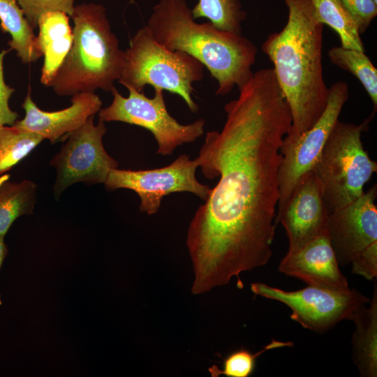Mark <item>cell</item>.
I'll use <instances>...</instances> for the list:
<instances>
[{"mask_svg":"<svg viewBox=\"0 0 377 377\" xmlns=\"http://www.w3.org/2000/svg\"><path fill=\"white\" fill-rule=\"evenodd\" d=\"M358 27L364 33L377 15V3L373 0H340Z\"/></svg>","mask_w":377,"mask_h":377,"instance_id":"484cf974","label":"cell"},{"mask_svg":"<svg viewBox=\"0 0 377 377\" xmlns=\"http://www.w3.org/2000/svg\"><path fill=\"white\" fill-rule=\"evenodd\" d=\"M0 26L10 34L8 45L23 64H30L43 57L34 29L17 0H0Z\"/></svg>","mask_w":377,"mask_h":377,"instance_id":"ac0fdd59","label":"cell"},{"mask_svg":"<svg viewBox=\"0 0 377 377\" xmlns=\"http://www.w3.org/2000/svg\"><path fill=\"white\" fill-rule=\"evenodd\" d=\"M348 96L346 82L339 81L333 84L330 87L325 110L314 125L293 141L283 140L276 214L283 208L301 179L313 170Z\"/></svg>","mask_w":377,"mask_h":377,"instance_id":"8fae6325","label":"cell"},{"mask_svg":"<svg viewBox=\"0 0 377 377\" xmlns=\"http://www.w3.org/2000/svg\"><path fill=\"white\" fill-rule=\"evenodd\" d=\"M377 185L328 215L327 231L339 264L348 265L377 242Z\"/></svg>","mask_w":377,"mask_h":377,"instance_id":"7c38bea8","label":"cell"},{"mask_svg":"<svg viewBox=\"0 0 377 377\" xmlns=\"http://www.w3.org/2000/svg\"><path fill=\"white\" fill-rule=\"evenodd\" d=\"M369 307L358 309L351 318L355 330L352 339V357L361 376H377V289L375 284Z\"/></svg>","mask_w":377,"mask_h":377,"instance_id":"e0dca14e","label":"cell"},{"mask_svg":"<svg viewBox=\"0 0 377 377\" xmlns=\"http://www.w3.org/2000/svg\"><path fill=\"white\" fill-rule=\"evenodd\" d=\"M154 38L170 50L198 60L217 81L216 95L240 89L253 77L257 47L242 34L198 23L186 0H160L146 25Z\"/></svg>","mask_w":377,"mask_h":377,"instance_id":"3957f363","label":"cell"},{"mask_svg":"<svg viewBox=\"0 0 377 377\" xmlns=\"http://www.w3.org/2000/svg\"><path fill=\"white\" fill-rule=\"evenodd\" d=\"M374 116L372 112L360 124L338 120L312 170L329 214L360 197L365 184L377 171V163L370 158L361 140Z\"/></svg>","mask_w":377,"mask_h":377,"instance_id":"5b68a950","label":"cell"},{"mask_svg":"<svg viewBox=\"0 0 377 377\" xmlns=\"http://www.w3.org/2000/svg\"><path fill=\"white\" fill-rule=\"evenodd\" d=\"M327 54L334 65L358 79L372 101L373 113H375L377 108V69L364 52L336 46L330 48Z\"/></svg>","mask_w":377,"mask_h":377,"instance_id":"44dd1931","label":"cell"},{"mask_svg":"<svg viewBox=\"0 0 377 377\" xmlns=\"http://www.w3.org/2000/svg\"><path fill=\"white\" fill-rule=\"evenodd\" d=\"M5 181L0 185V237H4L20 216L31 214L36 202V184L30 180Z\"/></svg>","mask_w":377,"mask_h":377,"instance_id":"d6986e66","label":"cell"},{"mask_svg":"<svg viewBox=\"0 0 377 377\" xmlns=\"http://www.w3.org/2000/svg\"><path fill=\"white\" fill-rule=\"evenodd\" d=\"M352 272L371 281L377 276V242L374 243L350 263Z\"/></svg>","mask_w":377,"mask_h":377,"instance_id":"83f0119b","label":"cell"},{"mask_svg":"<svg viewBox=\"0 0 377 377\" xmlns=\"http://www.w3.org/2000/svg\"><path fill=\"white\" fill-rule=\"evenodd\" d=\"M199 168L197 158L180 154L163 168L149 170L112 169L104 183L108 191L126 188L133 191L140 200V209L148 215L160 209L163 197L178 192L191 193L205 201L211 188L196 178Z\"/></svg>","mask_w":377,"mask_h":377,"instance_id":"30bf717a","label":"cell"},{"mask_svg":"<svg viewBox=\"0 0 377 377\" xmlns=\"http://www.w3.org/2000/svg\"><path fill=\"white\" fill-rule=\"evenodd\" d=\"M279 271L307 285L343 292L350 290L339 269L327 230L302 246L288 250L279 263Z\"/></svg>","mask_w":377,"mask_h":377,"instance_id":"5bb4252c","label":"cell"},{"mask_svg":"<svg viewBox=\"0 0 377 377\" xmlns=\"http://www.w3.org/2000/svg\"><path fill=\"white\" fill-rule=\"evenodd\" d=\"M328 215L320 184L311 171L296 186L275 221L284 228L291 250L327 230Z\"/></svg>","mask_w":377,"mask_h":377,"instance_id":"4fadbf2b","label":"cell"},{"mask_svg":"<svg viewBox=\"0 0 377 377\" xmlns=\"http://www.w3.org/2000/svg\"><path fill=\"white\" fill-rule=\"evenodd\" d=\"M293 346L292 341L272 340L262 350L255 353L241 348L233 351L223 359L221 369L213 364L208 368V371L212 377H219L222 375L228 377H249L254 371L256 361L258 356L272 349Z\"/></svg>","mask_w":377,"mask_h":377,"instance_id":"cb8c5ba5","label":"cell"},{"mask_svg":"<svg viewBox=\"0 0 377 377\" xmlns=\"http://www.w3.org/2000/svg\"><path fill=\"white\" fill-rule=\"evenodd\" d=\"M31 27H37L40 16L49 11H62L71 16L75 0H17Z\"/></svg>","mask_w":377,"mask_h":377,"instance_id":"d4e9b609","label":"cell"},{"mask_svg":"<svg viewBox=\"0 0 377 377\" xmlns=\"http://www.w3.org/2000/svg\"><path fill=\"white\" fill-rule=\"evenodd\" d=\"M191 13L195 20L205 17L217 29L238 34L246 17L240 0H198Z\"/></svg>","mask_w":377,"mask_h":377,"instance_id":"603a6c76","label":"cell"},{"mask_svg":"<svg viewBox=\"0 0 377 377\" xmlns=\"http://www.w3.org/2000/svg\"><path fill=\"white\" fill-rule=\"evenodd\" d=\"M251 290L284 304L292 311V320L317 333H324L343 320H351L358 309L370 302L355 289L343 292L308 285L300 290L286 291L257 282L251 284Z\"/></svg>","mask_w":377,"mask_h":377,"instance_id":"ba28073f","label":"cell"},{"mask_svg":"<svg viewBox=\"0 0 377 377\" xmlns=\"http://www.w3.org/2000/svg\"><path fill=\"white\" fill-rule=\"evenodd\" d=\"M37 27V42L44 57L40 82L50 87L71 48L73 29L69 24V15L59 10L41 15Z\"/></svg>","mask_w":377,"mask_h":377,"instance_id":"2e32d148","label":"cell"},{"mask_svg":"<svg viewBox=\"0 0 377 377\" xmlns=\"http://www.w3.org/2000/svg\"><path fill=\"white\" fill-rule=\"evenodd\" d=\"M224 106L221 131L206 133L199 168L219 178L188 228L194 274L191 293L227 285L233 276L268 263L279 200L280 148L292 115L272 68L260 69Z\"/></svg>","mask_w":377,"mask_h":377,"instance_id":"6da1fadb","label":"cell"},{"mask_svg":"<svg viewBox=\"0 0 377 377\" xmlns=\"http://www.w3.org/2000/svg\"><path fill=\"white\" fill-rule=\"evenodd\" d=\"M320 22L334 29L344 48L365 52L358 27L340 0H311Z\"/></svg>","mask_w":377,"mask_h":377,"instance_id":"ffe728a7","label":"cell"},{"mask_svg":"<svg viewBox=\"0 0 377 377\" xmlns=\"http://www.w3.org/2000/svg\"><path fill=\"white\" fill-rule=\"evenodd\" d=\"M15 125L0 127V177L27 157L43 140Z\"/></svg>","mask_w":377,"mask_h":377,"instance_id":"7402d4cb","label":"cell"},{"mask_svg":"<svg viewBox=\"0 0 377 377\" xmlns=\"http://www.w3.org/2000/svg\"><path fill=\"white\" fill-rule=\"evenodd\" d=\"M376 3H377V0H373Z\"/></svg>","mask_w":377,"mask_h":377,"instance_id":"4dcf8cb0","label":"cell"},{"mask_svg":"<svg viewBox=\"0 0 377 377\" xmlns=\"http://www.w3.org/2000/svg\"><path fill=\"white\" fill-rule=\"evenodd\" d=\"M71 105L63 110L46 112L40 110L34 102L30 90L22 107L24 117L16 121L15 126L40 135L52 144L68 133L81 127L89 117L101 110L102 101L94 92H80L72 96Z\"/></svg>","mask_w":377,"mask_h":377,"instance_id":"9a60e30c","label":"cell"},{"mask_svg":"<svg viewBox=\"0 0 377 377\" xmlns=\"http://www.w3.org/2000/svg\"><path fill=\"white\" fill-rule=\"evenodd\" d=\"M288 20L268 36L262 50L273 64L278 84L288 104L292 124L283 140L291 142L311 128L327 106L330 88L323 67L324 24L311 0H283Z\"/></svg>","mask_w":377,"mask_h":377,"instance_id":"7a4b0ae2","label":"cell"},{"mask_svg":"<svg viewBox=\"0 0 377 377\" xmlns=\"http://www.w3.org/2000/svg\"><path fill=\"white\" fill-rule=\"evenodd\" d=\"M8 253V249L6 244L4 242V237H0V269L3 263V260ZM2 304V301L0 295V305Z\"/></svg>","mask_w":377,"mask_h":377,"instance_id":"f1b7e54d","label":"cell"},{"mask_svg":"<svg viewBox=\"0 0 377 377\" xmlns=\"http://www.w3.org/2000/svg\"><path fill=\"white\" fill-rule=\"evenodd\" d=\"M7 52V50L0 51V127L14 125L18 118V114L9 106L15 89L8 85L4 79L3 59Z\"/></svg>","mask_w":377,"mask_h":377,"instance_id":"4316f807","label":"cell"},{"mask_svg":"<svg viewBox=\"0 0 377 377\" xmlns=\"http://www.w3.org/2000/svg\"><path fill=\"white\" fill-rule=\"evenodd\" d=\"M128 97L116 88L111 91V104L98 111V120L121 121L142 127L150 131L158 145L156 154L170 156L179 147L193 142L204 134L205 120L198 119L188 124H181L168 112L163 90L155 88L149 98L142 91L127 87Z\"/></svg>","mask_w":377,"mask_h":377,"instance_id":"52a82bcc","label":"cell"},{"mask_svg":"<svg viewBox=\"0 0 377 377\" xmlns=\"http://www.w3.org/2000/svg\"><path fill=\"white\" fill-rule=\"evenodd\" d=\"M10 179V175L8 173H6L0 177V185L4 182L5 181Z\"/></svg>","mask_w":377,"mask_h":377,"instance_id":"f546056e","label":"cell"},{"mask_svg":"<svg viewBox=\"0 0 377 377\" xmlns=\"http://www.w3.org/2000/svg\"><path fill=\"white\" fill-rule=\"evenodd\" d=\"M204 66L180 50H170L158 43L147 26L138 29L124 51L123 66L118 82L126 88L142 92L147 84L178 94L189 110L198 106L192 98L193 84L204 75Z\"/></svg>","mask_w":377,"mask_h":377,"instance_id":"8992f818","label":"cell"},{"mask_svg":"<svg viewBox=\"0 0 377 377\" xmlns=\"http://www.w3.org/2000/svg\"><path fill=\"white\" fill-rule=\"evenodd\" d=\"M94 119V115L89 117L81 127L68 133L60 151L50 161L56 170L53 193L57 198L76 183L104 184L110 171L118 168L117 161L103 146L105 122L98 120L95 124Z\"/></svg>","mask_w":377,"mask_h":377,"instance_id":"9c48e42d","label":"cell"},{"mask_svg":"<svg viewBox=\"0 0 377 377\" xmlns=\"http://www.w3.org/2000/svg\"><path fill=\"white\" fill-rule=\"evenodd\" d=\"M70 17L74 24L73 44L50 87L58 96L99 89L111 92L120 77L124 51L105 7L83 3L75 6Z\"/></svg>","mask_w":377,"mask_h":377,"instance_id":"277c9868","label":"cell"}]
</instances>
